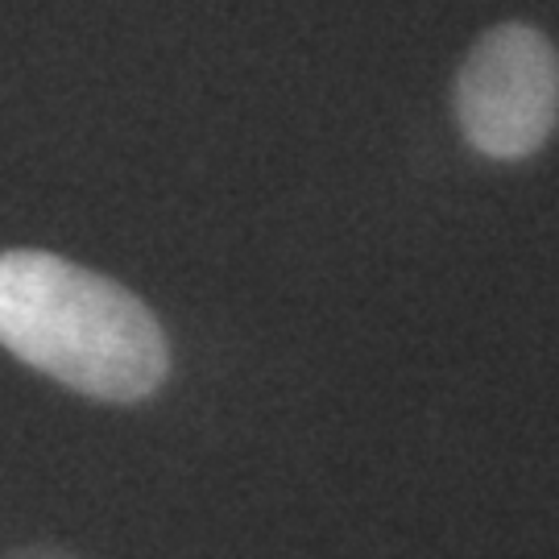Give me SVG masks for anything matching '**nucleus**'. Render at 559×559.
I'll return each instance as SVG.
<instances>
[{
  "mask_svg": "<svg viewBox=\"0 0 559 559\" xmlns=\"http://www.w3.org/2000/svg\"><path fill=\"white\" fill-rule=\"evenodd\" d=\"M0 559H83L80 551L71 547H59V543H25V547H13Z\"/></svg>",
  "mask_w": 559,
  "mask_h": 559,
  "instance_id": "nucleus-3",
  "label": "nucleus"
},
{
  "mask_svg": "<svg viewBox=\"0 0 559 559\" xmlns=\"http://www.w3.org/2000/svg\"><path fill=\"white\" fill-rule=\"evenodd\" d=\"M0 344L100 402H141L170 357L154 311L104 274L55 253H0Z\"/></svg>",
  "mask_w": 559,
  "mask_h": 559,
  "instance_id": "nucleus-1",
  "label": "nucleus"
},
{
  "mask_svg": "<svg viewBox=\"0 0 559 559\" xmlns=\"http://www.w3.org/2000/svg\"><path fill=\"white\" fill-rule=\"evenodd\" d=\"M456 120L485 158L539 154L559 129L556 41L522 21L480 34L456 75Z\"/></svg>",
  "mask_w": 559,
  "mask_h": 559,
  "instance_id": "nucleus-2",
  "label": "nucleus"
}]
</instances>
